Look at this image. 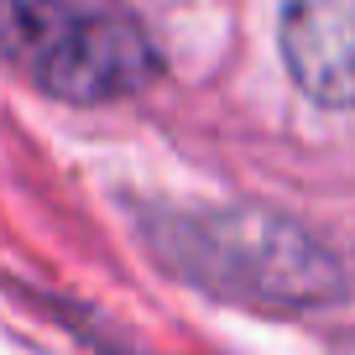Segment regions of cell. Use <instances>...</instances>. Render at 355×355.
Masks as SVG:
<instances>
[{"label":"cell","mask_w":355,"mask_h":355,"mask_svg":"<svg viewBox=\"0 0 355 355\" xmlns=\"http://www.w3.org/2000/svg\"><path fill=\"white\" fill-rule=\"evenodd\" d=\"M146 241L173 277L251 309H319L345 293L334 251L272 209H167Z\"/></svg>","instance_id":"obj_1"},{"label":"cell","mask_w":355,"mask_h":355,"mask_svg":"<svg viewBox=\"0 0 355 355\" xmlns=\"http://www.w3.org/2000/svg\"><path fill=\"white\" fill-rule=\"evenodd\" d=\"M157 73H162L157 47L136 21L110 11H84L63 37V47L37 73V84L68 105H110L146 89Z\"/></svg>","instance_id":"obj_2"},{"label":"cell","mask_w":355,"mask_h":355,"mask_svg":"<svg viewBox=\"0 0 355 355\" xmlns=\"http://www.w3.org/2000/svg\"><path fill=\"white\" fill-rule=\"evenodd\" d=\"M282 63L324 110H355V0H282Z\"/></svg>","instance_id":"obj_3"},{"label":"cell","mask_w":355,"mask_h":355,"mask_svg":"<svg viewBox=\"0 0 355 355\" xmlns=\"http://www.w3.org/2000/svg\"><path fill=\"white\" fill-rule=\"evenodd\" d=\"M78 16L68 0H0V58L37 78Z\"/></svg>","instance_id":"obj_4"},{"label":"cell","mask_w":355,"mask_h":355,"mask_svg":"<svg viewBox=\"0 0 355 355\" xmlns=\"http://www.w3.org/2000/svg\"><path fill=\"white\" fill-rule=\"evenodd\" d=\"M334 355H355V334H350L345 345H334Z\"/></svg>","instance_id":"obj_5"}]
</instances>
